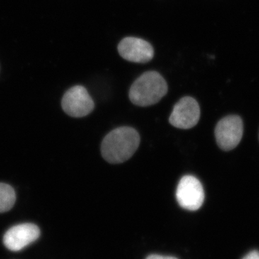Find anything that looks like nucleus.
I'll list each match as a JSON object with an SVG mask.
<instances>
[{
    "mask_svg": "<svg viewBox=\"0 0 259 259\" xmlns=\"http://www.w3.org/2000/svg\"><path fill=\"white\" fill-rule=\"evenodd\" d=\"M119 54L126 61L145 64L152 60L154 50L149 42L136 37H126L117 47Z\"/></svg>",
    "mask_w": 259,
    "mask_h": 259,
    "instance_id": "7",
    "label": "nucleus"
},
{
    "mask_svg": "<svg viewBox=\"0 0 259 259\" xmlns=\"http://www.w3.org/2000/svg\"><path fill=\"white\" fill-rule=\"evenodd\" d=\"M39 236L38 227L32 223H23L8 230L5 234L3 242L8 249L19 251L36 241Z\"/></svg>",
    "mask_w": 259,
    "mask_h": 259,
    "instance_id": "8",
    "label": "nucleus"
},
{
    "mask_svg": "<svg viewBox=\"0 0 259 259\" xmlns=\"http://www.w3.org/2000/svg\"><path fill=\"white\" fill-rule=\"evenodd\" d=\"M243 133V121L237 115L227 116L220 120L214 131L218 146L223 151L236 148L241 142Z\"/></svg>",
    "mask_w": 259,
    "mask_h": 259,
    "instance_id": "3",
    "label": "nucleus"
},
{
    "mask_svg": "<svg viewBox=\"0 0 259 259\" xmlns=\"http://www.w3.org/2000/svg\"><path fill=\"white\" fill-rule=\"evenodd\" d=\"M146 259H178L175 257L172 256H164V255H151L148 256Z\"/></svg>",
    "mask_w": 259,
    "mask_h": 259,
    "instance_id": "11",
    "label": "nucleus"
},
{
    "mask_svg": "<svg viewBox=\"0 0 259 259\" xmlns=\"http://www.w3.org/2000/svg\"><path fill=\"white\" fill-rule=\"evenodd\" d=\"M168 85L157 71H146L133 83L129 92L131 102L139 107L158 103L166 95Z\"/></svg>",
    "mask_w": 259,
    "mask_h": 259,
    "instance_id": "2",
    "label": "nucleus"
},
{
    "mask_svg": "<svg viewBox=\"0 0 259 259\" xmlns=\"http://www.w3.org/2000/svg\"><path fill=\"white\" fill-rule=\"evenodd\" d=\"M200 117L199 104L191 97L181 99L174 107L169 122L180 129H190L197 125Z\"/></svg>",
    "mask_w": 259,
    "mask_h": 259,
    "instance_id": "6",
    "label": "nucleus"
},
{
    "mask_svg": "<svg viewBox=\"0 0 259 259\" xmlns=\"http://www.w3.org/2000/svg\"><path fill=\"white\" fill-rule=\"evenodd\" d=\"M16 200V194L13 187L7 184L0 183V213L12 209Z\"/></svg>",
    "mask_w": 259,
    "mask_h": 259,
    "instance_id": "9",
    "label": "nucleus"
},
{
    "mask_svg": "<svg viewBox=\"0 0 259 259\" xmlns=\"http://www.w3.org/2000/svg\"><path fill=\"white\" fill-rule=\"evenodd\" d=\"M176 196L177 202L182 208L196 211L203 204V187L198 179L187 175L182 177L179 182Z\"/></svg>",
    "mask_w": 259,
    "mask_h": 259,
    "instance_id": "4",
    "label": "nucleus"
},
{
    "mask_svg": "<svg viewBox=\"0 0 259 259\" xmlns=\"http://www.w3.org/2000/svg\"><path fill=\"white\" fill-rule=\"evenodd\" d=\"M243 259H259V252L257 250H253L245 255Z\"/></svg>",
    "mask_w": 259,
    "mask_h": 259,
    "instance_id": "10",
    "label": "nucleus"
},
{
    "mask_svg": "<svg viewBox=\"0 0 259 259\" xmlns=\"http://www.w3.org/2000/svg\"><path fill=\"white\" fill-rule=\"evenodd\" d=\"M140 136L130 127H117L105 136L101 146L102 157L112 164L123 163L132 157L139 148Z\"/></svg>",
    "mask_w": 259,
    "mask_h": 259,
    "instance_id": "1",
    "label": "nucleus"
},
{
    "mask_svg": "<svg viewBox=\"0 0 259 259\" xmlns=\"http://www.w3.org/2000/svg\"><path fill=\"white\" fill-rule=\"evenodd\" d=\"M61 105L64 111L73 117H85L95 108L93 98L82 86L69 89L63 97Z\"/></svg>",
    "mask_w": 259,
    "mask_h": 259,
    "instance_id": "5",
    "label": "nucleus"
}]
</instances>
